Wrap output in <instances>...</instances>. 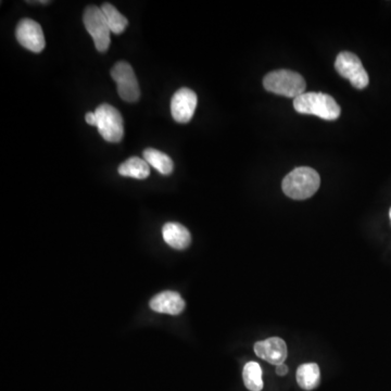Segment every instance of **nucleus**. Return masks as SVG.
<instances>
[{
    "instance_id": "nucleus-4",
    "label": "nucleus",
    "mask_w": 391,
    "mask_h": 391,
    "mask_svg": "<svg viewBox=\"0 0 391 391\" xmlns=\"http://www.w3.org/2000/svg\"><path fill=\"white\" fill-rule=\"evenodd\" d=\"M97 118V129L105 142H121L124 136V122L122 114L118 109L108 103L98 105L94 111Z\"/></svg>"
},
{
    "instance_id": "nucleus-15",
    "label": "nucleus",
    "mask_w": 391,
    "mask_h": 391,
    "mask_svg": "<svg viewBox=\"0 0 391 391\" xmlns=\"http://www.w3.org/2000/svg\"><path fill=\"white\" fill-rule=\"evenodd\" d=\"M320 372L316 363L300 365L297 370L298 385L305 390H313L320 385Z\"/></svg>"
},
{
    "instance_id": "nucleus-3",
    "label": "nucleus",
    "mask_w": 391,
    "mask_h": 391,
    "mask_svg": "<svg viewBox=\"0 0 391 391\" xmlns=\"http://www.w3.org/2000/svg\"><path fill=\"white\" fill-rule=\"evenodd\" d=\"M263 86L268 92L294 99L305 94L307 88L305 79L290 70H277L266 74L263 79Z\"/></svg>"
},
{
    "instance_id": "nucleus-16",
    "label": "nucleus",
    "mask_w": 391,
    "mask_h": 391,
    "mask_svg": "<svg viewBox=\"0 0 391 391\" xmlns=\"http://www.w3.org/2000/svg\"><path fill=\"white\" fill-rule=\"evenodd\" d=\"M100 8H101L105 18H107L111 31L116 35L122 34L125 31L127 25H129V20L111 3H103Z\"/></svg>"
},
{
    "instance_id": "nucleus-18",
    "label": "nucleus",
    "mask_w": 391,
    "mask_h": 391,
    "mask_svg": "<svg viewBox=\"0 0 391 391\" xmlns=\"http://www.w3.org/2000/svg\"><path fill=\"white\" fill-rule=\"evenodd\" d=\"M85 120H86L87 124H90V125H97V118H96L94 112H87L86 116H85Z\"/></svg>"
},
{
    "instance_id": "nucleus-21",
    "label": "nucleus",
    "mask_w": 391,
    "mask_h": 391,
    "mask_svg": "<svg viewBox=\"0 0 391 391\" xmlns=\"http://www.w3.org/2000/svg\"><path fill=\"white\" fill-rule=\"evenodd\" d=\"M389 216H390V218H391V209H390V211H389Z\"/></svg>"
},
{
    "instance_id": "nucleus-13",
    "label": "nucleus",
    "mask_w": 391,
    "mask_h": 391,
    "mask_svg": "<svg viewBox=\"0 0 391 391\" xmlns=\"http://www.w3.org/2000/svg\"><path fill=\"white\" fill-rule=\"evenodd\" d=\"M120 175L136 179H146L150 175V166L144 159L131 157L118 166Z\"/></svg>"
},
{
    "instance_id": "nucleus-5",
    "label": "nucleus",
    "mask_w": 391,
    "mask_h": 391,
    "mask_svg": "<svg viewBox=\"0 0 391 391\" xmlns=\"http://www.w3.org/2000/svg\"><path fill=\"white\" fill-rule=\"evenodd\" d=\"M83 22L87 31L94 40L96 49L99 53H105L110 47L111 29L101 8L97 5H88L85 9Z\"/></svg>"
},
{
    "instance_id": "nucleus-1",
    "label": "nucleus",
    "mask_w": 391,
    "mask_h": 391,
    "mask_svg": "<svg viewBox=\"0 0 391 391\" xmlns=\"http://www.w3.org/2000/svg\"><path fill=\"white\" fill-rule=\"evenodd\" d=\"M320 179L314 168L301 166L294 168L283 179L281 188L286 196L294 200L312 197L320 188Z\"/></svg>"
},
{
    "instance_id": "nucleus-10",
    "label": "nucleus",
    "mask_w": 391,
    "mask_h": 391,
    "mask_svg": "<svg viewBox=\"0 0 391 391\" xmlns=\"http://www.w3.org/2000/svg\"><path fill=\"white\" fill-rule=\"evenodd\" d=\"M255 352L257 357L270 364H283L287 359V346L283 339L272 337L255 344Z\"/></svg>"
},
{
    "instance_id": "nucleus-7",
    "label": "nucleus",
    "mask_w": 391,
    "mask_h": 391,
    "mask_svg": "<svg viewBox=\"0 0 391 391\" xmlns=\"http://www.w3.org/2000/svg\"><path fill=\"white\" fill-rule=\"evenodd\" d=\"M335 68L342 77L349 79L357 90H364L370 83L368 74L360 59L355 53L342 51L337 57Z\"/></svg>"
},
{
    "instance_id": "nucleus-17",
    "label": "nucleus",
    "mask_w": 391,
    "mask_h": 391,
    "mask_svg": "<svg viewBox=\"0 0 391 391\" xmlns=\"http://www.w3.org/2000/svg\"><path fill=\"white\" fill-rule=\"evenodd\" d=\"M244 386L250 391H261L263 389L262 368L257 362H249L244 365Z\"/></svg>"
},
{
    "instance_id": "nucleus-19",
    "label": "nucleus",
    "mask_w": 391,
    "mask_h": 391,
    "mask_svg": "<svg viewBox=\"0 0 391 391\" xmlns=\"http://www.w3.org/2000/svg\"><path fill=\"white\" fill-rule=\"evenodd\" d=\"M276 373L277 375L279 376H285L287 373H288V368H287V365L279 364L277 365V368H276Z\"/></svg>"
},
{
    "instance_id": "nucleus-20",
    "label": "nucleus",
    "mask_w": 391,
    "mask_h": 391,
    "mask_svg": "<svg viewBox=\"0 0 391 391\" xmlns=\"http://www.w3.org/2000/svg\"><path fill=\"white\" fill-rule=\"evenodd\" d=\"M27 3H45V5H47V3H50V1H27Z\"/></svg>"
},
{
    "instance_id": "nucleus-6",
    "label": "nucleus",
    "mask_w": 391,
    "mask_h": 391,
    "mask_svg": "<svg viewBox=\"0 0 391 391\" xmlns=\"http://www.w3.org/2000/svg\"><path fill=\"white\" fill-rule=\"evenodd\" d=\"M111 77L118 86L120 97L126 103H136L140 97V88L134 70L126 61L116 63L111 68Z\"/></svg>"
},
{
    "instance_id": "nucleus-8",
    "label": "nucleus",
    "mask_w": 391,
    "mask_h": 391,
    "mask_svg": "<svg viewBox=\"0 0 391 391\" xmlns=\"http://www.w3.org/2000/svg\"><path fill=\"white\" fill-rule=\"evenodd\" d=\"M16 37L22 47L33 53H42L45 48L46 40L42 27L31 18H23L18 22Z\"/></svg>"
},
{
    "instance_id": "nucleus-11",
    "label": "nucleus",
    "mask_w": 391,
    "mask_h": 391,
    "mask_svg": "<svg viewBox=\"0 0 391 391\" xmlns=\"http://www.w3.org/2000/svg\"><path fill=\"white\" fill-rule=\"evenodd\" d=\"M150 307L155 312L179 315L184 311L185 301L177 292H164L151 299Z\"/></svg>"
},
{
    "instance_id": "nucleus-2",
    "label": "nucleus",
    "mask_w": 391,
    "mask_h": 391,
    "mask_svg": "<svg viewBox=\"0 0 391 391\" xmlns=\"http://www.w3.org/2000/svg\"><path fill=\"white\" fill-rule=\"evenodd\" d=\"M294 107L301 114H312L327 121L337 120L342 113L336 100L323 92H305L294 100Z\"/></svg>"
},
{
    "instance_id": "nucleus-12",
    "label": "nucleus",
    "mask_w": 391,
    "mask_h": 391,
    "mask_svg": "<svg viewBox=\"0 0 391 391\" xmlns=\"http://www.w3.org/2000/svg\"><path fill=\"white\" fill-rule=\"evenodd\" d=\"M162 236L164 242L174 249H186L192 242V236L188 229L181 224L173 223V222H170L163 226Z\"/></svg>"
},
{
    "instance_id": "nucleus-14",
    "label": "nucleus",
    "mask_w": 391,
    "mask_h": 391,
    "mask_svg": "<svg viewBox=\"0 0 391 391\" xmlns=\"http://www.w3.org/2000/svg\"><path fill=\"white\" fill-rule=\"evenodd\" d=\"M144 160L150 166H153L159 173L163 175H170L173 172L174 163L171 157L166 153L153 148H147L142 153Z\"/></svg>"
},
{
    "instance_id": "nucleus-9",
    "label": "nucleus",
    "mask_w": 391,
    "mask_h": 391,
    "mask_svg": "<svg viewBox=\"0 0 391 391\" xmlns=\"http://www.w3.org/2000/svg\"><path fill=\"white\" fill-rule=\"evenodd\" d=\"M197 105L198 98L196 92L189 88H181L172 97V116L177 123H188L194 116Z\"/></svg>"
}]
</instances>
